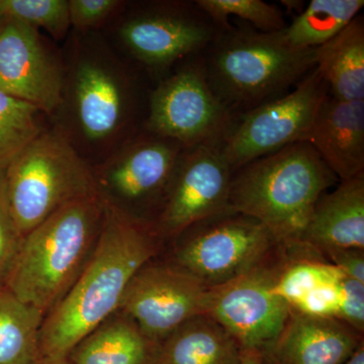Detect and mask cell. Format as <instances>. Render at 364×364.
Instances as JSON below:
<instances>
[{
	"instance_id": "6da1fadb",
	"label": "cell",
	"mask_w": 364,
	"mask_h": 364,
	"mask_svg": "<svg viewBox=\"0 0 364 364\" xmlns=\"http://www.w3.org/2000/svg\"><path fill=\"white\" fill-rule=\"evenodd\" d=\"M161 241L152 226L105 200L90 259L43 321L39 356H68L80 340L117 313L132 277L156 257Z\"/></svg>"
},
{
	"instance_id": "7a4b0ae2",
	"label": "cell",
	"mask_w": 364,
	"mask_h": 364,
	"mask_svg": "<svg viewBox=\"0 0 364 364\" xmlns=\"http://www.w3.org/2000/svg\"><path fill=\"white\" fill-rule=\"evenodd\" d=\"M339 179L308 142H296L232 172L229 208L269 230L279 245H304L316 203Z\"/></svg>"
},
{
	"instance_id": "3957f363",
	"label": "cell",
	"mask_w": 364,
	"mask_h": 364,
	"mask_svg": "<svg viewBox=\"0 0 364 364\" xmlns=\"http://www.w3.org/2000/svg\"><path fill=\"white\" fill-rule=\"evenodd\" d=\"M282 32L230 25L200 54L210 90L233 119L289 92L315 68L317 48L296 49Z\"/></svg>"
},
{
	"instance_id": "277c9868",
	"label": "cell",
	"mask_w": 364,
	"mask_h": 364,
	"mask_svg": "<svg viewBox=\"0 0 364 364\" xmlns=\"http://www.w3.org/2000/svg\"><path fill=\"white\" fill-rule=\"evenodd\" d=\"M104 212L105 200L100 193L60 208L23 236L2 284L26 305L47 315L90 259Z\"/></svg>"
},
{
	"instance_id": "5b68a950",
	"label": "cell",
	"mask_w": 364,
	"mask_h": 364,
	"mask_svg": "<svg viewBox=\"0 0 364 364\" xmlns=\"http://www.w3.org/2000/svg\"><path fill=\"white\" fill-rule=\"evenodd\" d=\"M2 174L9 208L23 236L64 205L100 193L85 160L56 132L40 134Z\"/></svg>"
},
{
	"instance_id": "8992f818",
	"label": "cell",
	"mask_w": 364,
	"mask_h": 364,
	"mask_svg": "<svg viewBox=\"0 0 364 364\" xmlns=\"http://www.w3.org/2000/svg\"><path fill=\"white\" fill-rule=\"evenodd\" d=\"M174 239L168 262L208 289L241 277L280 246L264 225L232 208L196 223Z\"/></svg>"
},
{
	"instance_id": "52a82bcc",
	"label": "cell",
	"mask_w": 364,
	"mask_h": 364,
	"mask_svg": "<svg viewBox=\"0 0 364 364\" xmlns=\"http://www.w3.org/2000/svg\"><path fill=\"white\" fill-rule=\"evenodd\" d=\"M329 90L314 68L294 90L232 119L220 147L232 172L287 146L306 142Z\"/></svg>"
},
{
	"instance_id": "ba28073f",
	"label": "cell",
	"mask_w": 364,
	"mask_h": 364,
	"mask_svg": "<svg viewBox=\"0 0 364 364\" xmlns=\"http://www.w3.org/2000/svg\"><path fill=\"white\" fill-rule=\"evenodd\" d=\"M304 252L280 245L257 267L210 289L207 315L236 340L242 350L260 351L284 329L291 309L275 296L273 287L291 258Z\"/></svg>"
},
{
	"instance_id": "9c48e42d",
	"label": "cell",
	"mask_w": 364,
	"mask_h": 364,
	"mask_svg": "<svg viewBox=\"0 0 364 364\" xmlns=\"http://www.w3.org/2000/svg\"><path fill=\"white\" fill-rule=\"evenodd\" d=\"M188 61L151 93L148 132L186 147L220 142L233 117L210 90L200 55Z\"/></svg>"
},
{
	"instance_id": "30bf717a",
	"label": "cell",
	"mask_w": 364,
	"mask_h": 364,
	"mask_svg": "<svg viewBox=\"0 0 364 364\" xmlns=\"http://www.w3.org/2000/svg\"><path fill=\"white\" fill-rule=\"evenodd\" d=\"M186 148L148 132L105 163L95 176L97 191L105 189L117 198L114 205L152 226Z\"/></svg>"
},
{
	"instance_id": "8fae6325",
	"label": "cell",
	"mask_w": 364,
	"mask_h": 364,
	"mask_svg": "<svg viewBox=\"0 0 364 364\" xmlns=\"http://www.w3.org/2000/svg\"><path fill=\"white\" fill-rule=\"evenodd\" d=\"M208 293L198 280L168 261L151 260L132 277L119 311L159 344L186 321L207 314Z\"/></svg>"
},
{
	"instance_id": "7c38bea8",
	"label": "cell",
	"mask_w": 364,
	"mask_h": 364,
	"mask_svg": "<svg viewBox=\"0 0 364 364\" xmlns=\"http://www.w3.org/2000/svg\"><path fill=\"white\" fill-rule=\"evenodd\" d=\"M232 170L220 142L186 147L152 228L174 239L196 223L229 210Z\"/></svg>"
},
{
	"instance_id": "4fadbf2b",
	"label": "cell",
	"mask_w": 364,
	"mask_h": 364,
	"mask_svg": "<svg viewBox=\"0 0 364 364\" xmlns=\"http://www.w3.org/2000/svg\"><path fill=\"white\" fill-rule=\"evenodd\" d=\"M221 30L196 1L172 2L129 18L119 28V37L139 62L163 70L203 54Z\"/></svg>"
},
{
	"instance_id": "5bb4252c",
	"label": "cell",
	"mask_w": 364,
	"mask_h": 364,
	"mask_svg": "<svg viewBox=\"0 0 364 364\" xmlns=\"http://www.w3.org/2000/svg\"><path fill=\"white\" fill-rule=\"evenodd\" d=\"M64 79L37 28L7 18L0 28V90L51 114L63 100Z\"/></svg>"
},
{
	"instance_id": "9a60e30c",
	"label": "cell",
	"mask_w": 364,
	"mask_h": 364,
	"mask_svg": "<svg viewBox=\"0 0 364 364\" xmlns=\"http://www.w3.org/2000/svg\"><path fill=\"white\" fill-rule=\"evenodd\" d=\"M363 342V334L338 318L291 310L277 338L257 352L259 364H344Z\"/></svg>"
},
{
	"instance_id": "2e32d148",
	"label": "cell",
	"mask_w": 364,
	"mask_h": 364,
	"mask_svg": "<svg viewBox=\"0 0 364 364\" xmlns=\"http://www.w3.org/2000/svg\"><path fill=\"white\" fill-rule=\"evenodd\" d=\"M76 121L91 142H102L123 128L129 114L128 87L105 64L79 62L72 78Z\"/></svg>"
},
{
	"instance_id": "e0dca14e",
	"label": "cell",
	"mask_w": 364,
	"mask_h": 364,
	"mask_svg": "<svg viewBox=\"0 0 364 364\" xmlns=\"http://www.w3.org/2000/svg\"><path fill=\"white\" fill-rule=\"evenodd\" d=\"M306 142L340 181L364 172V100L344 102L328 95Z\"/></svg>"
},
{
	"instance_id": "ac0fdd59",
	"label": "cell",
	"mask_w": 364,
	"mask_h": 364,
	"mask_svg": "<svg viewBox=\"0 0 364 364\" xmlns=\"http://www.w3.org/2000/svg\"><path fill=\"white\" fill-rule=\"evenodd\" d=\"M301 243L323 257L339 249L364 250V172L318 198Z\"/></svg>"
},
{
	"instance_id": "d6986e66",
	"label": "cell",
	"mask_w": 364,
	"mask_h": 364,
	"mask_svg": "<svg viewBox=\"0 0 364 364\" xmlns=\"http://www.w3.org/2000/svg\"><path fill=\"white\" fill-rule=\"evenodd\" d=\"M157 343L117 311L69 352L73 364H154Z\"/></svg>"
},
{
	"instance_id": "ffe728a7",
	"label": "cell",
	"mask_w": 364,
	"mask_h": 364,
	"mask_svg": "<svg viewBox=\"0 0 364 364\" xmlns=\"http://www.w3.org/2000/svg\"><path fill=\"white\" fill-rule=\"evenodd\" d=\"M241 354L236 340L205 314L160 342L154 364H241Z\"/></svg>"
},
{
	"instance_id": "44dd1931",
	"label": "cell",
	"mask_w": 364,
	"mask_h": 364,
	"mask_svg": "<svg viewBox=\"0 0 364 364\" xmlns=\"http://www.w3.org/2000/svg\"><path fill=\"white\" fill-rule=\"evenodd\" d=\"M316 68L331 97L344 102L364 100L363 14H358L341 32L316 49Z\"/></svg>"
},
{
	"instance_id": "7402d4cb",
	"label": "cell",
	"mask_w": 364,
	"mask_h": 364,
	"mask_svg": "<svg viewBox=\"0 0 364 364\" xmlns=\"http://www.w3.org/2000/svg\"><path fill=\"white\" fill-rule=\"evenodd\" d=\"M45 316L0 284V364H33Z\"/></svg>"
},
{
	"instance_id": "603a6c76",
	"label": "cell",
	"mask_w": 364,
	"mask_h": 364,
	"mask_svg": "<svg viewBox=\"0 0 364 364\" xmlns=\"http://www.w3.org/2000/svg\"><path fill=\"white\" fill-rule=\"evenodd\" d=\"M363 6V0H312L282 36L296 49H315L341 32Z\"/></svg>"
},
{
	"instance_id": "cb8c5ba5",
	"label": "cell",
	"mask_w": 364,
	"mask_h": 364,
	"mask_svg": "<svg viewBox=\"0 0 364 364\" xmlns=\"http://www.w3.org/2000/svg\"><path fill=\"white\" fill-rule=\"evenodd\" d=\"M42 112L36 105L0 90V171L44 132L40 122Z\"/></svg>"
},
{
	"instance_id": "d4e9b609",
	"label": "cell",
	"mask_w": 364,
	"mask_h": 364,
	"mask_svg": "<svg viewBox=\"0 0 364 364\" xmlns=\"http://www.w3.org/2000/svg\"><path fill=\"white\" fill-rule=\"evenodd\" d=\"M344 277L338 267L320 254L301 253L287 262L275 282L273 293L291 309L309 291L325 284H338Z\"/></svg>"
},
{
	"instance_id": "484cf974",
	"label": "cell",
	"mask_w": 364,
	"mask_h": 364,
	"mask_svg": "<svg viewBox=\"0 0 364 364\" xmlns=\"http://www.w3.org/2000/svg\"><path fill=\"white\" fill-rule=\"evenodd\" d=\"M196 4L221 28L231 25L230 16L261 33H279L287 26L282 9L262 0H196Z\"/></svg>"
},
{
	"instance_id": "4316f807",
	"label": "cell",
	"mask_w": 364,
	"mask_h": 364,
	"mask_svg": "<svg viewBox=\"0 0 364 364\" xmlns=\"http://www.w3.org/2000/svg\"><path fill=\"white\" fill-rule=\"evenodd\" d=\"M7 18L43 28L60 39L70 26L68 0H2Z\"/></svg>"
},
{
	"instance_id": "83f0119b",
	"label": "cell",
	"mask_w": 364,
	"mask_h": 364,
	"mask_svg": "<svg viewBox=\"0 0 364 364\" xmlns=\"http://www.w3.org/2000/svg\"><path fill=\"white\" fill-rule=\"evenodd\" d=\"M23 238L11 214L4 174L0 171V284H4Z\"/></svg>"
},
{
	"instance_id": "f1b7e54d",
	"label": "cell",
	"mask_w": 364,
	"mask_h": 364,
	"mask_svg": "<svg viewBox=\"0 0 364 364\" xmlns=\"http://www.w3.org/2000/svg\"><path fill=\"white\" fill-rule=\"evenodd\" d=\"M340 299V282L325 284L309 291L291 306V310L311 317L337 318Z\"/></svg>"
},
{
	"instance_id": "f546056e",
	"label": "cell",
	"mask_w": 364,
	"mask_h": 364,
	"mask_svg": "<svg viewBox=\"0 0 364 364\" xmlns=\"http://www.w3.org/2000/svg\"><path fill=\"white\" fill-rule=\"evenodd\" d=\"M341 299L337 318L364 334V284L344 277L340 282Z\"/></svg>"
},
{
	"instance_id": "4dcf8cb0",
	"label": "cell",
	"mask_w": 364,
	"mask_h": 364,
	"mask_svg": "<svg viewBox=\"0 0 364 364\" xmlns=\"http://www.w3.org/2000/svg\"><path fill=\"white\" fill-rule=\"evenodd\" d=\"M68 1L70 25L81 30L100 25L122 4L117 0H68Z\"/></svg>"
},
{
	"instance_id": "1f68e13d",
	"label": "cell",
	"mask_w": 364,
	"mask_h": 364,
	"mask_svg": "<svg viewBox=\"0 0 364 364\" xmlns=\"http://www.w3.org/2000/svg\"><path fill=\"white\" fill-rule=\"evenodd\" d=\"M324 258L338 267L345 277L364 284V250L358 249H339L328 251Z\"/></svg>"
},
{
	"instance_id": "d6a6232c",
	"label": "cell",
	"mask_w": 364,
	"mask_h": 364,
	"mask_svg": "<svg viewBox=\"0 0 364 364\" xmlns=\"http://www.w3.org/2000/svg\"><path fill=\"white\" fill-rule=\"evenodd\" d=\"M33 364H73L68 356H39Z\"/></svg>"
},
{
	"instance_id": "836d02e7",
	"label": "cell",
	"mask_w": 364,
	"mask_h": 364,
	"mask_svg": "<svg viewBox=\"0 0 364 364\" xmlns=\"http://www.w3.org/2000/svg\"><path fill=\"white\" fill-rule=\"evenodd\" d=\"M259 354L254 350H242L241 364H259Z\"/></svg>"
},
{
	"instance_id": "e575fe53",
	"label": "cell",
	"mask_w": 364,
	"mask_h": 364,
	"mask_svg": "<svg viewBox=\"0 0 364 364\" xmlns=\"http://www.w3.org/2000/svg\"><path fill=\"white\" fill-rule=\"evenodd\" d=\"M344 364H364V342L359 345L353 355Z\"/></svg>"
},
{
	"instance_id": "d590c367",
	"label": "cell",
	"mask_w": 364,
	"mask_h": 364,
	"mask_svg": "<svg viewBox=\"0 0 364 364\" xmlns=\"http://www.w3.org/2000/svg\"><path fill=\"white\" fill-rule=\"evenodd\" d=\"M7 20L6 14L4 13V6H2V0H0V28L4 26Z\"/></svg>"
}]
</instances>
